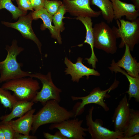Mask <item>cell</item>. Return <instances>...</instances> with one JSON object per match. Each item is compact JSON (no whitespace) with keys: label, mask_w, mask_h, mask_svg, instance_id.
<instances>
[{"label":"cell","mask_w":139,"mask_h":139,"mask_svg":"<svg viewBox=\"0 0 139 139\" xmlns=\"http://www.w3.org/2000/svg\"><path fill=\"white\" fill-rule=\"evenodd\" d=\"M59 103L54 100H49L38 112L33 115L31 131L33 134L42 125L59 123L74 117L73 111L67 110Z\"/></svg>","instance_id":"obj_1"},{"label":"cell","mask_w":139,"mask_h":139,"mask_svg":"<svg viewBox=\"0 0 139 139\" xmlns=\"http://www.w3.org/2000/svg\"><path fill=\"white\" fill-rule=\"evenodd\" d=\"M7 52L5 59L0 62V83L8 81L27 77H30L32 73L22 70V64L18 62L16 58L24 49L19 47L18 41L14 39L10 46L7 45Z\"/></svg>","instance_id":"obj_2"},{"label":"cell","mask_w":139,"mask_h":139,"mask_svg":"<svg viewBox=\"0 0 139 139\" xmlns=\"http://www.w3.org/2000/svg\"><path fill=\"white\" fill-rule=\"evenodd\" d=\"M33 78L29 76L10 80L1 87L13 91L18 100L32 101L40 88L38 81Z\"/></svg>","instance_id":"obj_3"},{"label":"cell","mask_w":139,"mask_h":139,"mask_svg":"<svg viewBox=\"0 0 139 139\" xmlns=\"http://www.w3.org/2000/svg\"><path fill=\"white\" fill-rule=\"evenodd\" d=\"M116 22L118 27L113 26L112 29L117 38L121 39L119 47L122 48L126 44L133 51L139 42V18L130 21L120 19L117 20Z\"/></svg>","instance_id":"obj_4"},{"label":"cell","mask_w":139,"mask_h":139,"mask_svg":"<svg viewBox=\"0 0 139 139\" xmlns=\"http://www.w3.org/2000/svg\"><path fill=\"white\" fill-rule=\"evenodd\" d=\"M93 31L94 47L108 54L116 52L117 38L108 24L102 21L94 25Z\"/></svg>","instance_id":"obj_5"},{"label":"cell","mask_w":139,"mask_h":139,"mask_svg":"<svg viewBox=\"0 0 139 139\" xmlns=\"http://www.w3.org/2000/svg\"><path fill=\"white\" fill-rule=\"evenodd\" d=\"M119 83L118 81L115 80L109 88L105 90H102L99 87L95 88L89 94L85 96H72V99L73 101L79 100L82 101L81 102L77 103L76 108H74V109L73 111L75 114L74 118L81 114L84 111L85 106L90 104L94 103L102 107L105 111H108L109 108L105 102L104 99L107 97V93L116 88Z\"/></svg>","instance_id":"obj_6"},{"label":"cell","mask_w":139,"mask_h":139,"mask_svg":"<svg viewBox=\"0 0 139 139\" xmlns=\"http://www.w3.org/2000/svg\"><path fill=\"white\" fill-rule=\"evenodd\" d=\"M37 78L41 81L42 87L40 91H38L32 101L34 103L40 102L44 105L48 101L55 100L58 102L61 101L60 93L62 90L57 87L53 82L51 72L46 75L39 73H32L30 76Z\"/></svg>","instance_id":"obj_7"},{"label":"cell","mask_w":139,"mask_h":139,"mask_svg":"<svg viewBox=\"0 0 139 139\" xmlns=\"http://www.w3.org/2000/svg\"><path fill=\"white\" fill-rule=\"evenodd\" d=\"M94 106L89 109L86 117L87 131L90 135L92 139H121L124 137V132L111 131L103 126V123L100 119H96L94 121L92 114Z\"/></svg>","instance_id":"obj_8"},{"label":"cell","mask_w":139,"mask_h":139,"mask_svg":"<svg viewBox=\"0 0 139 139\" xmlns=\"http://www.w3.org/2000/svg\"><path fill=\"white\" fill-rule=\"evenodd\" d=\"M83 120L77 118L69 119L59 123L52 124L49 129L52 130L57 129L67 139H84L87 128L81 126Z\"/></svg>","instance_id":"obj_9"},{"label":"cell","mask_w":139,"mask_h":139,"mask_svg":"<svg viewBox=\"0 0 139 139\" xmlns=\"http://www.w3.org/2000/svg\"><path fill=\"white\" fill-rule=\"evenodd\" d=\"M20 16L18 21L15 22L2 21V24L5 26L15 29L19 31L25 39L33 41L37 45L40 54L42 55V44L34 33L32 27L33 20L32 13Z\"/></svg>","instance_id":"obj_10"},{"label":"cell","mask_w":139,"mask_h":139,"mask_svg":"<svg viewBox=\"0 0 139 139\" xmlns=\"http://www.w3.org/2000/svg\"><path fill=\"white\" fill-rule=\"evenodd\" d=\"M91 0H62L66 12L77 17L97 18L101 15V11H95L91 7Z\"/></svg>","instance_id":"obj_11"},{"label":"cell","mask_w":139,"mask_h":139,"mask_svg":"<svg viewBox=\"0 0 139 139\" xmlns=\"http://www.w3.org/2000/svg\"><path fill=\"white\" fill-rule=\"evenodd\" d=\"M83 58L79 57L75 63H73L66 57L65 58L64 62L67 68L65 71L66 74H69L71 76V80L73 82L78 83L80 79L84 76L88 79L91 75L99 76L100 73L94 68H89L82 63Z\"/></svg>","instance_id":"obj_12"},{"label":"cell","mask_w":139,"mask_h":139,"mask_svg":"<svg viewBox=\"0 0 139 139\" xmlns=\"http://www.w3.org/2000/svg\"><path fill=\"white\" fill-rule=\"evenodd\" d=\"M130 116V105L125 94L116 108L112 118L115 131L123 132L128 126Z\"/></svg>","instance_id":"obj_13"},{"label":"cell","mask_w":139,"mask_h":139,"mask_svg":"<svg viewBox=\"0 0 139 139\" xmlns=\"http://www.w3.org/2000/svg\"><path fill=\"white\" fill-rule=\"evenodd\" d=\"M112 5L114 19L117 20L125 16L128 21H132L138 18L139 9L137 10L133 4L123 2L120 0H110Z\"/></svg>","instance_id":"obj_14"},{"label":"cell","mask_w":139,"mask_h":139,"mask_svg":"<svg viewBox=\"0 0 139 139\" xmlns=\"http://www.w3.org/2000/svg\"><path fill=\"white\" fill-rule=\"evenodd\" d=\"M53 16L48 13L44 7L33 11L32 13L33 20H36L40 19L42 20L43 23L41 25V30H44L46 29H48L51 37L56 39L58 43L61 44L62 41L60 32L52 24Z\"/></svg>","instance_id":"obj_15"},{"label":"cell","mask_w":139,"mask_h":139,"mask_svg":"<svg viewBox=\"0 0 139 139\" xmlns=\"http://www.w3.org/2000/svg\"><path fill=\"white\" fill-rule=\"evenodd\" d=\"M76 20L81 21L85 26L86 30L85 39L82 44L80 45L79 46H82L85 43H87L90 46L91 53L90 58H86L85 60L87 61V62L90 65H91L93 68H96V64L98 62V59L95 56L94 50V38L92 27L93 23L91 18L88 17H79L76 18Z\"/></svg>","instance_id":"obj_16"},{"label":"cell","mask_w":139,"mask_h":139,"mask_svg":"<svg viewBox=\"0 0 139 139\" xmlns=\"http://www.w3.org/2000/svg\"><path fill=\"white\" fill-rule=\"evenodd\" d=\"M35 111V109H32L19 118L14 120H12L8 122L15 132L29 135L32 129L33 116Z\"/></svg>","instance_id":"obj_17"},{"label":"cell","mask_w":139,"mask_h":139,"mask_svg":"<svg viewBox=\"0 0 139 139\" xmlns=\"http://www.w3.org/2000/svg\"><path fill=\"white\" fill-rule=\"evenodd\" d=\"M125 46L124 53L121 59L116 62V64L132 77H139V63L132 56L129 46L126 44Z\"/></svg>","instance_id":"obj_18"},{"label":"cell","mask_w":139,"mask_h":139,"mask_svg":"<svg viewBox=\"0 0 139 139\" xmlns=\"http://www.w3.org/2000/svg\"><path fill=\"white\" fill-rule=\"evenodd\" d=\"M111 66L108 67L112 72L116 73H121L127 77L129 82L128 90L126 92L128 95V101L132 98H135L136 101L139 102V77H133L128 74L125 70L116 65L114 59L111 62Z\"/></svg>","instance_id":"obj_19"},{"label":"cell","mask_w":139,"mask_h":139,"mask_svg":"<svg viewBox=\"0 0 139 139\" xmlns=\"http://www.w3.org/2000/svg\"><path fill=\"white\" fill-rule=\"evenodd\" d=\"M34 103L32 101L18 100L9 114L1 117L0 123L8 122L14 118L22 116L32 109Z\"/></svg>","instance_id":"obj_20"},{"label":"cell","mask_w":139,"mask_h":139,"mask_svg":"<svg viewBox=\"0 0 139 139\" xmlns=\"http://www.w3.org/2000/svg\"><path fill=\"white\" fill-rule=\"evenodd\" d=\"M90 4L95 5L100 10L103 18L108 23L114 19L112 3L110 0H91Z\"/></svg>","instance_id":"obj_21"},{"label":"cell","mask_w":139,"mask_h":139,"mask_svg":"<svg viewBox=\"0 0 139 139\" xmlns=\"http://www.w3.org/2000/svg\"><path fill=\"white\" fill-rule=\"evenodd\" d=\"M123 132L124 136L123 137H129L139 134V110L130 109V116L128 124Z\"/></svg>","instance_id":"obj_22"},{"label":"cell","mask_w":139,"mask_h":139,"mask_svg":"<svg viewBox=\"0 0 139 139\" xmlns=\"http://www.w3.org/2000/svg\"><path fill=\"white\" fill-rule=\"evenodd\" d=\"M5 9L12 14V18L14 20H17L20 16L27 14V11L20 10L15 6L11 0H0V10Z\"/></svg>","instance_id":"obj_23"},{"label":"cell","mask_w":139,"mask_h":139,"mask_svg":"<svg viewBox=\"0 0 139 139\" xmlns=\"http://www.w3.org/2000/svg\"><path fill=\"white\" fill-rule=\"evenodd\" d=\"M18 100L8 90L0 87V102L5 108H8L11 110Z\"/></svg>","instance_id":"obj_24"},{"label":"cell","mask_w":139,"mask_h":139,"mask_svg":"<svg viewBox=\"0 0 139 139\" xmlns=\"http://www.w3.org/2000/svg\"><path fill=\"white\" fill-rule=\"evenodd\" d=\"M66 12L64 5L63 4L59 8L53 16V21L54 26L59 32H62L65 29L64 23L63 20L64 15Z\"/></svg>","instance_id":"obj_25"},{"label":"cell","mask_w":139,"mask_h":139,"mask_svg":"<svg viewBox=\"0 0 139 139\" xmlns=\"http://www.w3.org/2000/svg\"><path fill=\"white\" fill-rule=\"evenodd\" d=\"M61 1L45 0L44 8L52 16L56 12L59 7L63 4Z\"/></svg>","instance_id":"obj_26"},{"label":"cell","mask_w":139,"mask_h":139,"mask_svg":"<svg viewBox=\"0 0 139 139\" xmlns=\"http://www.w3.org/2000/svg\"><path fill=\"white\" fill-rule=\"evenodd\" d=\"M0 126L4 133L5 139H13L15 132L8 122L0 123Z\"/></svg>","instance_id":"obj_27"},{"label":"cell","mask_w":139,"mask_h":139,"mask_svg":"<svg viewBox=\"0 0 139 139\" xmlns=\"http://www.w3.org/2000/svg\"><path fill=\"white\" fill-rule=\"evenodd\" d=\"M18 7L21 10L24 11L30 10L34 12L31 3L29 0H15Z\"/></svg>","instance_id":"obj_28"},{"label":"cell","mask_w":139,"mask_h":139,"mask_svg":"<svg viewBox=\"0 0 139 139\" xmlns=\"http://www.w3.org/2000/svg\"><path fill=\"white\" fill-rule=\"evenodd\" d=\"M43 134L44 137L47 139H67L59 131H57L53 135L45 132Z\"/></svg>","instance_id":"obj_29"},{"label":"cell","mask_w":139,"mask_h":139,"mask_svg":"<svg viewBox=\"0 0 139 139\" xmlns=\"http://www.w3.org/2000/svg\"><path fill=\"white\" fill-rule=\"evenodd\" d=\"M34 11L44 7V0H29Z\"/></svg>","instance_id":"obj_30"},{"label":"cell","mask_w":139,"mask_h":139,"mask_svg":"<svg viewBox=\"0 0 139 139\" xmlns=\"http://www.w3.org/2000/svg\"><path fill=\"white\" fill-rule=\"evenodd\" d=\"M37 137L34 135H25L15 132L13 139H37Z\"/></svg>","instance_id":"obj_31"},{"label":"cell","mask_w":139,"mask_h":139,"mask_svg":"<svg viewBox=\"0 0 139 139\" xmlns=\"http://www.w3.org/2000/svg\"><path fill=\"white\" fill-rule=\"evenodd\" d=\"M139 134H138L126 137H122L121 139H139Z\"/></svg>","instance_id":"obj_32"},{"label":"cell","mask_w":139,"mask_h":139,"mask_svg":"<svg viewBox=\"0 0 139 139\" xmlns=\"http://www.w3.org/2000/svg\"><path fill=\"white\" fill-rule=\"evenodd\" d=\"M136 9H139V0H131Z\"/></svg>","instance_id":"obj_33"},{"label":"cell","mask_w":139,"mask_h":139,"mask_svg":"<svg viewBox=\"0 0 139 139\" xmlns=\"http://www.w3.org/2000/svg\"><path fill=\"white\" fill-rule=\"evenodd\" d=\"M0 139H5L2 130L0 126Z\"/></svg>","instance_id":"obj_34"},{"label":"cell","mask_w":139,"mask_h":139,"mask_svg":"<svg viewBox=\"0 0 139 139\" xmlns=\"http://www.w3.org/2000/svg\"><path fill=\"white\" fill-rule=\"evenodd\" d=\"M48 0V1H53V0H54V1H58L59 0Z\"/></svg>","instance_id":"obj_35"},{"label":"cell","mask_w":139,"mask_h":139,"mask_svg":"<svg viewBox=\"0 0 139 139\" xmlns=\"http://www.w3.org/2000/svg\"><path fill=\"white\" fill-rule=\"evenodd\" d=\"M0 117H1L0 116Z\"/></svg>","instance_id":"obj_36"},{"label":"cell","mask_w":139,"mask_h":139,"mask_svg":"<svg viewBox=\"0 0 139 139\" xmlns=\"http://www.w3.org/2000/svg\"><path fill=\"white\" fill-rule=\"evenodd\" d=\"M13 1H14V0H13Z\"/></svg>","instance_id":"obj_37"}]
</instances>
